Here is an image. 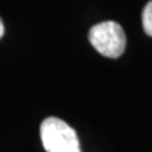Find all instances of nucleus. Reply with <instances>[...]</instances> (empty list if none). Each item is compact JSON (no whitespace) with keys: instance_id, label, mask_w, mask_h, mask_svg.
<instances>
[{"instance_id":"20e7f679","label":"nucleus","mask_w":152,"mask_h":152,"mask_svg":"<svg viewBox=\"0 0 152 152\" xmlns=\"http://www.w3.org/2000/svg\"><path fill=\"white\" fill-rule=\"evenodd\" d=\"M3 34H4V24H3L1 19H0V38L3 37Z\"/></svg>"},{"instance_id":"7ed1b4c3","label":"nucleus","mask_w":152,"mask_h":152,"mask_svg":"<svg viewBox=\"0 0 152 152\" xmlns=\"http://www.w3.org/2000/svg\"><path fill=\"white\" fill-rule=\"evenodd\" d=\"M142 26L146 34L152 37V0L146 4L142 12Z\"/></svg>"},{"instance_id":"f257e3e1","label":"nucleus","mask_w":152,"mask_h":152,"mask_svg":"<svg viewBox=\"0 0 152 152\" xmlns=\"http://www.w3.org/2000/svg\"><path fill=\"white\" fill-rule=\"evenodd\" d=\"M39 133L46 152H81L75 129L60 118H46L39 127Z\"/></svg>"},{"instance_id":"f03ea898","label":"nucleus","mask_w":152,"mask_h":152,"mask_svg":"<svg viewBox=\"0 0 152 152\" xmlns=\"http://www.w3.org/2000/svg\"><path fill=\"white\" fill-rule=\"evenodd\" d=\"M89 41L99 53L109 58H118L122 56L127 43L123 28L113 20L102 22L91 27Z\"/></svg>"}]
</instances>
